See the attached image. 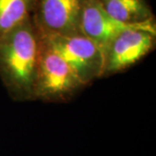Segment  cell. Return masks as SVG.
<instances>
[{
	"mask_svg": "<svg viewBox=\"0 0 156 156\" xmlns=\"http://www.w3.org/2000/svg\"><path fill=\"white\" fill-rule=\"evenodd\" d=\"M84 0H34L31 20L40 36L81 33Z\"/></svg>",
	"mask_w": 156,
	"mask_h": 156,
	"instance_id": "obj_4",
	"label": "cell"
},
{
	"mask_svg": "<svg viewBox=\"0 0 156 156\" xmlns=\"http://www.w3.org/2000/svg\"><path fill=\"white\" fill-rule=\"evenodd\" d=\"M156 31L128 29L119 34L103 53V76L123 71L147 56L155 45Z\"/></svg>",
	"mask_w": 156,
	"mask_h": 156,
	"instance_id": "obj_5",
	"label": "cell"
},
{
	"mask_svg": "<svg viewBox=\"0 0 156 156\" xmlns=\"http://www.w3.org/2000/svg\"><path fill=\"white\" fill-rule=\"evenodd\" d=\"M34 0H0V39L31 18Z\"/></svg>",
	"mask_w": 156,
	"mask_h": 156,
	"instance_id": "obj_8",
	"label": "cell"
},
{
	"mask_svg": "<svg viewBox=\"0 0 156 156\" xmlns=\"http://www.w3.org/2000/svg\"><path fill=\"white\" fill-rule=\"evenodd\" d=\"M83 87L66 62L39 36L34 100L46 102L69 101Z\"/></svg>",
	"mask_w": 156,
	"mask_h": 156,
	"instance_id": "obj_2",
	"label": "cell"
},
{
	"mask_svg": "<svg viewBox=\"0 0 156 156\" xmlns=\"http://www.w3.org/2000/svg\"><path fill=\"white\" fill-rule=\"evenodd\" d=\"M40 37L66 62L84 86L103 77V53L83 34Z\"/></svg>",
	"mask_w": 156,
	"mask_h": 156,
	"instance_id": "obj_3",
	"label": "cell"
},
{
	"mask_svg": "<svg viewBox=\"0 0 156 156\" xmlns=\"http://www.w3.org/2000/svg\"><path fill=\"white\" fill-rule=\"evenodd\" d=\"M107 13L126 24L155 23L154 16L147 0H97Z\"/></svg>",
	"mask_w": 156,
	"mask_h": 156,
	"instance_id": "obj_7",
	"label": "cell"
},
{
	"mask_svg": "<svg viewBox=\"0 0 156 156\" xmlns=\"http://www.w3.org/2000/svg\"><path fill=\"white\" fill-rule=\"evenodd\" d=\"M38 47L31 18L0 39V78L14 101H35Z\"/></svg>",
	"mask_w": 156,
	"mask_h": 156,
	"instance_id": "obj_1",
	"label": "cell"
},
{
	"mask_svg": "<svg viewBox=\"0 0 156 156\" xmlns=\"http://www.w3.org/2000/svg\"><path fill=\"white\" fill-rule=\"evenodd\" d=\"M133 28H145L156 31L155 23L126 24L110 17L97 0H84L80 17V31L90 39L102 53L119 34Z\"/></svg>",
	"mask_w": 156,
	"mask_h": 156,
	"instance_id": "obj_6",
	"label": "cell"
}]
</instances>
